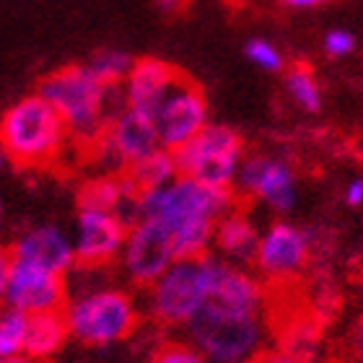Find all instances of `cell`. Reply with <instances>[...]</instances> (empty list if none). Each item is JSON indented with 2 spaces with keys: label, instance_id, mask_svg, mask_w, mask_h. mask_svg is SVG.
Masks as SVG:
<instances>
[{
  "label": "cell",
  "instance_id": "obj_1",
  "mask_svg": "<svg viewBox=\"0 0 363 363\" xmlns=\"http://www.w3.org/2000/svg\"><path fill=\"white\" fill-rule=\"evenodd\" d=\"M234 187H211L177 174L161 187L143 189L135 200L138 220L148 218L167 228L177 259L205 257L213 247V228L220 216L236 208Z\"/></svg>",
  "mask_w": 363,
  "mask_h": 363
},
{
  "label": "cell",
  "instance_id": "obj_2",
  "mask_svg": "<svg viewBox=\"0 0 363 363\" xmlns=\"http://www.w3.org/2000/svg\"><path fill=\"white\" fill-rule=\"evenodd\" d=\"M68 143L65 122L42 94L18 99L0 117V148L18 167H47Z\"/></svg>",
  "mask_w": 363,
  "mask_h": 363
},
{
  "label": "cell",
  "instance_id": "obj_3",
  "mask_svg": "<svg viewBox=\"0 0 363 363\" xmlns=\"http://www.w3.org/2000/svg\"><path fill=\"white\" fill-rule=\"evenodd\" d=\"M104 91L106 86L99 84L86 65H65L42 78L37 94L57 109L70 140L91 151L109 125L104 112Z\"/></svg>",
  "mask_w": 363,
  "mask_h": 363
},
{
  "label": "cell",
  "instance_id": "obj_4",
  "mask_svg": "<svg viewBox=\"0 0 363 363\" xmlns=\"http://www.w3.org/2000/svg\"><path fill=\"white\" fill-rule=\"evenodd\" d=\"M184 335L208 363H255L265 345L262 314H239L213 303L189 319Z\"/></svg>",
  "mask_w": 363,
  "mask_h": 363
},
{
  "label": "cell",
  "instance_id": "obj_5",
  "mask_svg": "<svg viewBox=\"0 0 363 363\" xmlns=\"http://www.w3.org/2000/svg\"><path fill=\"white\" fill-rule=\"evenodd\" d=\"M65 322L73 340L84 345H112L135 333L140 322L135 298L122 288H94L65 303Z\"/></svg>",
  "mask_w": 363,
  "mask_h": 363
},
{
  "label": "cell",
  "instance_id": "obj_6",
  "mask_svg": "<svg viewBox=\"0 0 363 363\" xmlns=\"http://www.w3.org/2000/svg\"><path fill=\"white\" fill-rule=\"evenodd\" d=\"M172 153L179 174L211 187H234L244 159V138L228 125L208 122L189 143Z\"/></svg>",
  "mask_w": 363,
  "mask_h": 363
},
{
  "label": "cell",
  "instance_id": "obj_7",
  "mask_svg": "<svg viewBox=\"0 0 363 363\" xmlns=\"http://www.w3.org/2000/svg\"><path fill=\"white\" fill-rule=\"evenodd\" d=\"M208 301L205 257L174 259L148 286V314L161 327H184Z\"/></svg>",
  "mask_w": 363,
  "mask_h": 363
},
{
  "label": "cell",
  "instance_id": "obj_8",
  "mask_svg": "<svg viewBox=\"0 0 363 363\" xmlns=\"http://www.w3.org/2000/svg\"><path fill=\"white\" fill-rule=\"evenodd\" d=\"M159 148L161 140L159 133H156V122L151 117H145V114L125 109L106 125L101 138L94 143V148L89 153H94L96 159L109 164L104 174H122L130 167L148 159Z\"/></svg>",
  "mask_w": 363,
  "mask_h": 363
},
{
  "label": "cell",
  "instance_id": "obj_9",
  "mask_svg": "<svg viewBox=\"0 0 363 363\" xmlns=\"http://www.w3.org/2000/svg\"><path fill=\"white\" fill-rule=\"evenodd\" d=\"M177 259L172 236L161 223L148 218L135 220L128 226V236L122 244L120 262L122 272L133 286L148 288L161 272Z\"/></svg>",
  "mask_w": 363,
  "mask_h": 363
},
{
  "label": "cell",
  "instance_id": "obj_10",
  "mask_svg": "<svg viewBox=\"0 0 363 363\" xmlns=\"http://www.w3.org/2000/svg\"><path fill=\"white\" fill-rule=\"evenodd\" d=\"M234 189L236 195L255 197L275 213H291L298 200V184L291 164L265 153L244 156Z\"/></svg>",
  "mask_w": 363,
  "mask_h": 363
},
{
  "label": "cell",
  "instance_id": "obj_11",
  "mask_svg": "<svg viewBox=\"0 0 363 363\" xmlns=\"http://www.w3.org/2000/svg\"><path fill=\"white\" fill-rule=\"evenodd\" d=\"M156 133H159L161 148L177 151L189 143L200 130L208 125V101L203 89L182 76L161 101L159 112L153 117Z\"/></svg>",
  "mask_w": 363,
  "mask_h": 363
},
{
  "label": "cell",
  "instance_id": "obj_12",
  "mask_svg": "<svg viewBox=\"0 0 363 363\" xmlns=\"http://www.w3.org/2000/svg\"><path fill=\"white\" fill-rule=\"evenodd\" d=\"M3 303L11 309L23 311V314L62 311L68 303V280L65 275L13 259Z\"/></svg>",
  "mask_w": 363,
  "mask_h": 363
},
{
  "label": "cell",
  "instance_id": "obj_13",
  "mask_svg": "<svg viewBox=\"0 0 363 363\" xmlns=\"http://www.w3.org/2000/svg\"><path fill=\"white\" fill-rule=\"evenodd\" d=\"M208 270V301L213 306L239 314H262L265 309V286L250 270L231 265L226 259L205 255Z\"/></svg>",
  "mask_w": 363,
  "mask_h": 363
},
{
  "label": "cell",
  "instance_id": "obj_14",
  "mask_svg": "<svg viewBox=\"0 0 363 363\" xmlns=\"http://www.w3.org/2000/svg\"><path fill=\"white\" fill-rule=\"evenodd\" d=\"M309 234L303 228L278 220L259 234L257 252H255V265L270 280H288L296 272H301L306 259H309Z\"/></svg>",
  "mask_w": 363,
  "mask_h": 363
},
{
  "label": "cell",
  "instance_id": "obj_15",
  "mask_svg": "<svg viewBox=\"0 0 363 363\" xmlns=\"http://www.w3.org/2000/svg\"><path fill=\"white\" fill-rule=\"evenodd\" d=\"M128 236V223L109 211H81L78 213V234L73 242L76 265L101 267L120 257L122 244Z\"/></svg>",
  "mask_w": 363,
  "mask_h": 363
},
{
  "label": "cell",
  "instance_id": "obj_16",
  "mask_svg": "<svg viewBox=\"0 0 363 363\" xmlns=\"http://www.w3.org/2000/svg\"><path fill=\"white\" fill-rule=\"evenodd\" d=\"M182 78L179 70L167 60L159 57H140L133 60L128 78L122 81V91H125V101L128 109L145 117H156L161 101L167 99V94L174 89V84Z\"/></svg>",
  "mask_w": 363,
  "mask_h": 363
},
{
  "label": "cell",
  "instance_id": "obj_17",
  "mask_svg": "<svg viewBox=\"0 0 363 363\" xmlns=\"http://www.w3.org/2000/svg\"><path fill=\"white\" fill-rule=\"evenodd\" d=\"M11 257L16 262H26V265L57 272V275H68L76 267L73 242L57 226H37L26 231L11 247Z\"/></svg>",
  "mask_w": 363,
  "mask_h": 363
},
{
  "label": "cell",
  "instance_id": "obj_18",
  "mask_svg": "<svg viewBox=\"0 0 363 363\" xmlns=\"http://www.w3.org/2000/svg\"><path fill=\"white\" fill-rule=\"evenodd\" d=\"M259 234L252 218L244 211L234 208L226 216H220L213 228V250L218 252L220 259L231 265H247L255 259Z\"/></svg>",
  "mask_w": 363,
  "mask_h": 363
},
{
  "label": "cell",
  "instance_id": "obj_19",
  "mask_svg": "<svg viewBox=\"0 0 363 363\" xmlns=\"http://www.w3.org/2000/svg\"><path fill=\"white\" fill-rule=\"evenodd\" d=\"M70 337L68 322L62 311H45V314H29L26 325V342H23V356L34 361L47 363L57 356Z\"/></svg>",
  "mask_w": 363,
  "mask_h": 363
},
{
  "label": "cell",
  "instance_id": "obj_20",
  "mask_svg": "<svg viewBox=\"0 0 363 363\" xmlns=\"http://www.w3.org/2000/svg\"><path fill=\"white\" fill-rule=\"evenodd\" d=\"M130 197H138V192L125 174H99L84 182V187L78 189V208L117 213L120 205Z\"/></svg>",
  "mask_w": 363,
  "mask_h": 363
},
{
  "label": "cell",
  "instance_id": "obj_21",
  "mask_svg": "<svg viewBox=\"0 0 363 363\" xmlns=\"http://www.w3.org/2000/svg\"><path fill=\"white\" fill-rule=\"evenodd\" d=\"M122 174L128 177V182L135 187L138 195H140L143 189L161 187V184L172 182L179 172H177L174 153L167 151V148H159V151L151 153L148 159H143L140 164H135V167H130L128 172H122Z\"/></svg>",
  "mask_w": 363,
  "mask_h": 363
},
{
  "label": "cell",
  "instance_id": "obj_22",
  "mask_svg": "<svg viewBox=\"0 0 363 363\" xmlns=\"http://www.w3.org/2000/svg\"><path fill=\"white\" fill-rule=\"evenodd\" d=\"M86 68L94 73L99 84L104 86H120L128 78L130 68H133V57L122 50H101L86 62Z\"/></svg>",
  "mask_w": 363,
  "mask_h": 363
},
{
  "label": "cell",
  "instance_id": "obj_23",
  "mask_svg": "<svg viewBox=\"0 0 363 363\" xmlns=\"http://www.w3.org/2000/svg\"><path fill=\"white\" fill-rule=\"evenodd\" d=\"M286 89L296 104L306 109V112H319L322 106V89H319L317 78L306 65H296L286 73Z\"/></svg>",
  "mask_w": 363,
  "mask_h": 363
},
{
  "label": "cell",
  "instance_id": "obj_24",
  "mask_svg": "<svg viewBox=\"0 0 363 363\" xmlns=\"http://www.w3.org/2000/svg\"><path fill=\"white\" fill-rule=\"evenodd\" d=\"M26 325H29V314L11 306L0 309V358L21 356L23 342H26Z\"/></svg>",
  "mask_w": 363,
  "mask_h": 363
},
{
  "label": "cell",
  "instance_id": "obj_25",
  "mask_svg": "<svg viewBox=\"0 0 363 363\" xmlns=\"http://www.w3.org/2000/svg\"><path fill=\"white\" fill-rule=\"evenodd\" d=\"M151 363H208V358L189 340H169L159 345Z\"/></svg>",
  "mask_w": 363,
  "mask_h": 363
},
{
  "label": "cell",
  "instance_id": "obj_26",
  "mask_svg": "<svg viewBox=\"0 0 363 363\" xmlns=\"http://www.w3.org/2000/svg\"><path fill=\"white\" fill-rule=\"evenodd\" d=\"M247 57H250L257 68L270 70V73H278L283 68V55L275 45H270L267 39H252L247 42Z\"/></svg>",
  "mask_w": 363,
  "mask_h": 363
},
{
  "label": "cell",
  "instance_id": "obj_27",
  "mask_svg": "<svg viewBox=\"0 0 363 363\" xmlns=\"http://www.w3.org/2000/svg\"><path fill=\"white\" fill-rule=\"evenodd\" d=\"M356 50V39H353V34L345 29H333L327 31L325 37V52L333 55V57H345V55H350Z\"/></svg>",
  "mask_w": 363,
  "mask_h": 363
},
{
  "label": "cell",
  "instance_id": "obj_28",
  "mask_svg": "<svg viewBox=\"0 0 363 363\" xmlns=\"http://www.w3.org/2000/svg\"><path fill=\"white\" fill-rule=\"evenodd\" d=\"M255 363H309V361H303V358L294 356V353H288L283 348H275V350H262Z\"/></svg>",
  "mask_w": 363,
  "mask_h": 363
},
{
  "label": "cell",
  "instance_id": "obj_29",
  "mask_svg": "<svg viewBox=\"0 0 363 363\" xmlns=\"http://www.w3.org/2000/svg\"><path fill=\"white\" fill-rule=\"evenodd\" d=\"M11 265H13L11 250H3V247H0V306H3V298H6V286H8V275H11Z\"/></svg>",
  "mask_w": 363,
  "mask_h": 363
},
{
  "label": "cell",
  "instance_id": "obj_30",
  "mask_svg": "<svg viewBox=\"0 0 363 363\" xmlns=\"http://www.w3.org/2000/svg\"><path fill=\"white\" fill-rule=\"evenodd\" d=\"M345 203L348 205H363V179L358 177V179L348 182V189H345Z\"/></svg>",
  "mask_w": 363,
  "mask_h": 363
},
{
  "label": "cell",
  "instance_id": "obj_31",
  "mask_svg": "<svg viewBox=\"0 0 363 363\" xmlns=\"http://www.w3.org/2000/svg\"><path fill=\"white\" fill-rule=\"evenodd\" d=\"M156 6L164 11V13H177L184 8V0H156Z\"/></svg>",
  "mask_w": 363,
  "mask_h": 363
},
{
  "label": "cell",
  "instance_id": "obj_32",
  "mask_svg": "<svg viewBox=\"0 0 363 363\" xmlns=\"http://www.w3.org/2000/svg\"><path fill=\"white\" fill-rule=\"evenodd\" d=\"M353 350H356L358 361H363V319H361V325H358L356 335H353Z\"/></svg>",
  "mask_w": 363,
  "mask_h": 363
},
{
  "label": "cell",
  "instance_id": "obj_33",
  "mask_svg": "<svg viewBox=\"0 0 363 363\" xmlns=\"http://www.w3.org/2000/svg\"><path fill=\"white\" fill-rule=\"evenodd\" d=\"M286 6L291 8H311V6H319V3H325V0H283Z\"/></svg>",
  "mask_w": 363,
  "mask_h": 363
},
{
  "label": "cell",
  "instance_id": "obj_34",
  "mask_svg": "<svg viewBox=\"0 0 363 363\" xmlns=\"http://www.w3.org/2000/svg\"><path fill=\"white\" fill-rule=\"evenodd\" d=\"M0 363H42V361H34V358L29 356H11V358H0Z\"/></svg>",
  "mask_w": 363,
  "mask_h": 363
},
{
  "label": "cell",
  "instance_id": "obj_35",
  "mask_svg": "<svg viewBox=\"0 0 363 363\" xmlns=\"http://www.w3.org/2000/svg\"><path fill=\"white\" fill-rule=\"evenodd\" d=\"M6 164V153H3V148H0V167Z\"/></svg>",
  "mask_w": 363,
  "mask_h": 363
}]
</instances>
